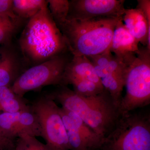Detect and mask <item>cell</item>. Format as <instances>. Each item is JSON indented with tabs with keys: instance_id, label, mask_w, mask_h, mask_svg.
<instances>
[{
	"instance_id": "cell-15",
	"label": "cell",
	"mask_w": 150,
	"mask_h": 150,
	"mask_svg": "<svg viewBox=\"0 0 150 150\" xmlns=\"http://www.w3.org/2000/svg\"><path fill=\"white\" fill-rule=\"evenodd\" d=\"M63 108L79 130L83 138L88 150H95L101 149L105 139L96 133L76 114Z\"/></svg>"
},
{
	"instance_id": "cell-18",
	"label": "cell",
	"mask_w": 150,
	"mask_h": 150,
	"mask_svg": "<svg viewBox=\"0 0 150 150\" xmlns=\"http://www.w3.org/2000/svg\"><path fill=\"white\" fill-rule=\"evenodd\" d=\"M59 110L67 131L70 150H88L83 138L64 109L59 107Z\"/></svg>"
},
{
	"instance_id": "cell-11",
	"label": "cell",
	"mask_w": 150,
	"mask_h": 150,
	"mask_svg": "<svg viewBox=\"0 0 150 150\" xmlns=\"http://www.w3.org/2000/svg\"><path fill=\"white\" fill-rule=\"evenodd\" d=\"M76 79L90 81L103 86L93 64L86 56H74L71 61L69 62L63 76L62 86H66L69 81Z\"/></svg>"
},
{
	"instance_id": "cell-22",
	"label": "cell",
	"mask_w": 150,
	"mask_h": 150,
	"mask_svg": "<svg viewBox=\"0 0 150 150\" xmlns=\"http://www.w3.org/2000/svg\"><path fill=\"white\" fill-rule=\"evenodd\" d=\"M0 17L12 23L17 28L22 20L14 13L12 0H0Z\"/></svg>"
},
{
	"instance_id": "cell-3",
	"label": "cell",
	"mask_w": 150,
	"mask_h": 150,
	"mask_svg": "<svg viewBox=\"0 0 150 150\" xmlns=\"http://www.w3.org/2000/svg\"><path fill=\"white\" fill-rule=\"evenodd\" d=\"M121 18L68 17L60 30L73 56H96L109 49L113 31Z\"/></svg>"
},
{
	"instance_id": "cell-24",
	"label": "cell",
	"mask_w": 150,
	"mask_h": 150,
	"mask_svg": "<svg viewBox=\"0 0 150 150\" xmlns=\"http://www.w3.org/2000/svg\"><path fill=\"white\" fill-rule=\"evenodd\" d=\"M32 138L29 136H25L18 138L14 150H33Z\"/></svg>"
},
{
	"instance_id": "cell-7",
	"label": "cell",
	"mask_w": 150,
	"mask_h": 150,
	"mask_svg": "<svg viewBox=\"0 0 150 150\" xmlns=\"http://www.w3.org/2000/svg\"><path fill=\"white\" fill-rule=\"evenodd\" d=\"M59 108L48 95L38 98L30 106L40 124L46 144L51 150H70Z\"/></svg>"
},
{
	"instance_id": "cell-9",
	"label": "cell",
	"mask_w": 150,
	"mask_h": 150,
	"mask_svg": "<svg viewBox=\"0 0 150 150\" xmlns=\"http://www.w3.org/2000/svg\"><path fill=\"white\" fill-rule=\"evenodd\" d=\"M0 130L14 141L16 138L25 136L42 137L40 124L30 108L13 113L1 112Z\"/></svg>"
},
{
	"instance_id": "cell-10",
	"label": "cell",
	"mask_w": 150,
	"mask_h": 150,
	"mask_svg": "<svg viewBox=\"0 0 150 150\" xmlns=\"http://www.w3.org/2000/svg\"><path fill=\"white\" fill-rule=\"evenodd\" d=\"M122 21L136 40L150 50V23L139 9H126Z\"/></svg>"
},
{
	"instance_id": "cell-17",
	"label": "cell",
	"mask_w": 150,
	"mask_h": 150,
	"mask_svg": "<svg viewBox=\"0 0 150 150\" xmlns=\"http://www.w3.org/2000/svg\"><path fill=\"white\" fill-rule=\"evenodd\" d=\"M100 80L105 90L108 92L119 107L125 86V75L110 74L105 76Z\"/></svg>"
},
{
	"instance_id": "cell-26",
	"label": "cell",
	"mask_w": 150,
	"mask_h": 150,
	"mask_svg": "<svg viewBox=\"0 0 150 150\" xmlns=\"http://www.w3.org/2000/svg\"><path fill=\"white\" fill-rule=\"evenodd\" d=\"M137 8L139 9L143 12L150 23V0H139Z\"/></svg>"
},
{
	"instance_id": "cell-21",
	"label": "cell",
	"mask_w": 150,
	"mask_h": 150,
	"mask_svg": "<svg viewBox=\"0 0 150 150\" xmlns=\"http://www.w3.org/2000/svg\"><path fill=\"white\" fill-rule=\"evenodd\" d=\"M69 84L73 86L75 93L83 96H93L104 91L103 87L88 81L72 80L68 82L67 85Z\"/></svg>"
},
{
	"instance_id": "cell-8",
	"label": "cell",
	"mask_w": 150,
	"mask_h": 150,
	"mask_svg": "<svg viewBox=\"0 0 150 150\" xmlns=\"http://www.w3.org/2000/svg\"><path fill=\"white\" fill-rule=\"evenodd\" d=\"M123 0H74L70 2L68 17L88 20L99 18H121L124 14Z\"/></svg>"
},
{
	"instance_id": "cell-23",
	"label": "cell",
	"mask_w": 150,
	"mask_h": 150,
	"mask_svg": "<svg viewBox=\"0 0 150 150\" xmlns=\"http://www.w3.org/2000/svg\"><path fill=\"white\" fill-rule=\"evenodd\" d=\"M16 28L12 23L0 17V44H8Z\"/></svg>"
},
{
	"instance_id": "cell-13",
	"label": "cell",
	"mask_w": 150,
	"mask_h": 150,
	"mask_svg": "<svg viewBox=\"0 0 150 150\" xmlns=\"http://www.w3.org/2000/svg\"><path fill=\"white\" fill-rule=\"evenodd\" d=\"M20 63L14 51L8 46L0 47V86L9 87L18 76Z\"/></svg>"
},
{
	"instance_id": "cell-20",
	"label": "cell",
	"mask_w": 150,
	"mask_h": 150,
	"mask_svg": "<svg viewBox=\"0 0 150 150\" xmlns=\"http://www.w3.org/2000/svg\"><path fill=\"white\" fill-rule=\"evenodd\" d=\"M50 13L59 29L67 21L70 10V2L67 0H48Z\"/></svg>"
},
{
	"instance_id": "cell-16",
	"label": "cell",
	"mask_w": 150,
	"mask_h": 150,
	"mask_svg": "<svg viewBox=\"0 0 150 150\" xmlns=\"http://www.w3.org/2000/svg\"><path fill=\"white\" fill-rule=\"evenodd\" d=\"M30 108L23 98L16 95L11 87L0 86V112L13 113Z\"/></svg>"
},
{
	"instance_id": "cell-12",
	"label": "cell",
	"mask_w": 150,
	"mask_h": 150,
	"mask_svg": "<svg viewBox=\"0 0 150 150\" xmlns=\"http://www.w3.org/2000/svg\"><path fill=\"white\" fill-rule=\"evenodd\" d=\"M139 43L123 24L122 17L119 19L113 31L109 48L110 52L123 60L126 56L138 52Z\"/></svg>"
},
{
	"instance_id": "cell-19",
	"label": "cell",
	"mask_w": 150,
	"mask_h": 150,
	"mask_svg": "<svg viewBox=\"0 0 150 150\" xmlns=\"http://www.w3.org/2000/svg\"><path fill=\"white\" fill-rule=\"evenodd\" d=\"M46 4L44 0H13V9L20 18H31Z\"/></svg>"
},
{
	"instance_id": "cell-2",
	"label": "cell",
	"mask_w": 150,
	"mask_h": 150,
	"mask_svg": "<svg viewBox=\"0 0 150 150\" xmlns=\"http://www.w3.org/2000/svg\"><path fill=\"white\" fill-rule=\"evenodd\" d=\"M19 43L25 59L34 66L60 55L68 48L64 35L51 16L47 2L29 19Z\"/></svg>"
},
{
	"instance_id": "cell-25",
	"label": "cell",
	"mask_w": 150,
	"mask_h": 150,
	"mask_svg": "<svg viewBox=\"0 0 150 150\" xmlns=\"http://www.w3.org/2000/svg\"><path fill=\"white\" fill-rule=\"evenodd\" d=\"M15 144L14 141L6 137L0 130V150H14Z\"/></svg>"
},
{
	"instance_id": "cell-5",
	"label": "cell",
	"mask_w": 150,
	"mask_h": 150,
	"mask_svg": "<svg viewBox=\"0 0 150 150\" xmlns=\"http://www.w3.org/2000/svg\"><path fill=\"white\" fill-rule=\"evenodd\" d=\"M103 150H150L149 113L122 114L105 138Z\"/></svg>"
},
{
	"instance_id": "cell-27",
	"label": "cell",
	"mask_w": 150,
	"mask_h": 150,
	"mask_svg": "<svg viewBox=\"0 0 150 150\" xmlns=\"http://www.w3.org/2000/svg\"><path fill=\"white\" fill-rule=\"evenodd\" d=\"M32 142L33 150H51L47 145L38 141L36 137H33Z\"/></svg>"
},
{
	"instance_id": "cell-6",
	"label": "cell",
	"mask_w": 150,
	"mask_h": 150,
	"mask_svg": "<svg viewBox=\"0 0 150 150\" xmlns=\"http://www.w3.org/2000/svg\"><path fill=\"white\" fill-rule=\"evenodd\" d=\"M68 63L67 59L60 55L33 66L19 75L11 88L16 95L23 98L28 92L46 86H62Z\"/></svg>"
},
{
	"instance_id": "cell-4",
	"label": "cell",
	"mask_w": 150,
	"mask_h": 150,
	"mask_svg": "<svg viewBox=\"0 0 150 150\" xmlns=\"http://www.w3.org/2000/svg\"><path fill=\"white\" fill-rule=\"evenodd\" d=\"M126 64V93L120 103L121 114L144 107L150 103V50L139 48L123 59Z\"/></svg>"
},
{
	"instance_id": "cell-1",
	"label": "cell",
	"mask_w": 150,
	"mask_h": 150,
	"mask_svg": "<svg viewBox=\"0 0 150 150\" xmlns=\"http://www.w3.org/2000/svg\"><path fill=\"white\" fill-rule=\"evenodd\" d=\"M62 107L76 114L96 133L105 138L112 131L121 114L119 106L105 90L96 95H79L66 86L48 94Z\"/></svg>"
},
{
	"instance_id": "cell-14",
	"label": "cell",
	"mask_w": 150,
	"mask_h": 150,
	"mask_svg": "<svg viewBox=\"0 0 150 150\" xmlns=\"http://www.w3.org/2000/svg\"><path fill=\"white\" fill-rule=\"evenodd\" d=\"M88 58L93 64L100 79L110 74L125 75V63L122 59L113 55L109 49L102 54Z\"/></svg>"
}]
</instances>
